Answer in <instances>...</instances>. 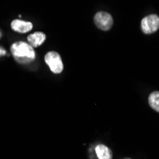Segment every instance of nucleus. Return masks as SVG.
I'll list each match as a JSON object with an SVG mask.
<instances>
[{"label": "nucleus", "mask_w": 159, "mask_h": 159, "mask_svg": "<svg viewBox=\"0 0 159 159\" xmlns=\"http://www.w3.org/2000/svg\"><path fill=\"white\" fill-rule=\"evenodd\" d=\"M11 52L14 59L21 64H26L34 59L35 52L34 48L27 42L18 41L13 43L11 47Z\"/></svg>", "instance_id": "nucleus-1"}, {"label": "nucleus", "mask_w": 159, "mask_h": 159, "mask_svg": "<svg viewBox=\"0 0 159 159\" xmlns=\"http://www.w3.org/2000/svg\"><path fill=\"white\" fill-rule=\"evenodd\" d=\"M45 62L49 66L50 70L53 74H61L64 69V65L61 59V56L56 52H49L45 55Z\"/></svg>", "instance_id": "nucleus-2"}, {"label": "nucleus", "mask_w": 159, "mask_h": 159, "mask_svg": "<svg viewBox=\"0 0 159 159\" xmlns=\"http://www.w3.org/2000/svg\"><path fill=\"white\" fill-rule=\"evenodd\" d=\"M93 21L96 27L102 31H109L113 25L112 16L109 12H106V11L96 12L93 17Z\"/></svg>", "instance_id": "nucleus-3"}, {"label": "nucleus", "mask_w": 159, "mask_h": 159, "mask_svg": "<svg viewBox=\"0 0 159 159\" xmlns=\"http://www.w3.org/2000/svg\"><path fill=\"white\" fill-rule=\"evenodd\" d=\"M142 32L146 34L155 33L159 29V16L157 14H150L141 21Z\"/></svg>", "instance_id": "nucleus-4"}, {"label": "nucleus", "mask_w": 159, "mask_h": 159, "mask_svg": "<svg viewBox=\"0 0 159 159\" xmlns=\"http://www.w3.org/2000/svg\"><path fill=\"white\" fill-rule=\"evenodd\" d=\"M11 29L14 32L17 33H21V34H25L30 32L33 29V24L31 22L28 21H23V20H19V19H14L11 24Z\"/></svg>", "instance_id": "nucleus-5"}, {"label": "nucleus", "mask_w": 159, "mask_h": 159, "mask_svg": "<svg viewBox=\"0 0 159 159\" xmlns=\"http://www.w3.org/2000/svg\"><path fill=\"white\" fill-rule=\"evenodd\" d=\"M46 40V34L42 32H36L28 36V42L33 48L41 46Z\"/></svg>", "instance_id": "nucleus-6"}, {"label": "nucleus", "mask_w": 159, "mask_h": 159, "mask_svg": "<svg viewBox=\"0 0 159 159\" xmlns=\"http://www.w3.org/2000/svg\"><path fill=\"white\" fill-rule=\"evenodd\" d=\"M95 152L98 159H112L111 151L105 145H97Z\"/></svg>", "instance_id": "nucleus-7"}, {"label": "nucleus", "mask_w": 159, "mask_h": 159, "mask_svg": "<svg viewBox=\"0 0 159 159\" xmlns=\"http://www.w3.org/2000/svg\"><path fill=\"white\" fill-rule=\"evenodd\" d=\"M149 104L152 110L159 112V92H153L149 96Z\"/></svg>", "instance_id": "nucleus-8"}, {"label": "nucleus", "mask_w": 159, "mask_h": 159, "mask_svg": "<svg viewBox=\"0 0 159 159\" xmlns=\"http://www.w3.org/2000/svg\"><path fill=\"white\" fill-rule=\"evenodd\" d=\"M1 54H6V52H5V50H4V49L0 48V55H1Z\"/></svg>", "instance_id": "nucleus-9"}, {"label": "nucleus", "mask_w": 159, "mask_h": 159, "mask_svg": "<svg viewBox=\"0 0 159 159\" xmlns=\"http://www.w3.org/2000/svg\"><path fill=\"white\" fill-rule=\"evenodd\" d=\"M0 37H1V33H0Z\"/></svg>", "instance_id": "nucleus-10"}, {"label": "nucleus", "mask_w": 159, "mask_h": 159, "mask_svg": "<svg viewBox=\"0 0 159 159\" xmlns=\"http://www.w3.org/2000/svg\"><path fill=\"white\" fill-rule=\"evenodd\" d=\"M125 159H129V158H125Z\"/></svg>", "instance_id": "nucleus-11"}]
</instances>
